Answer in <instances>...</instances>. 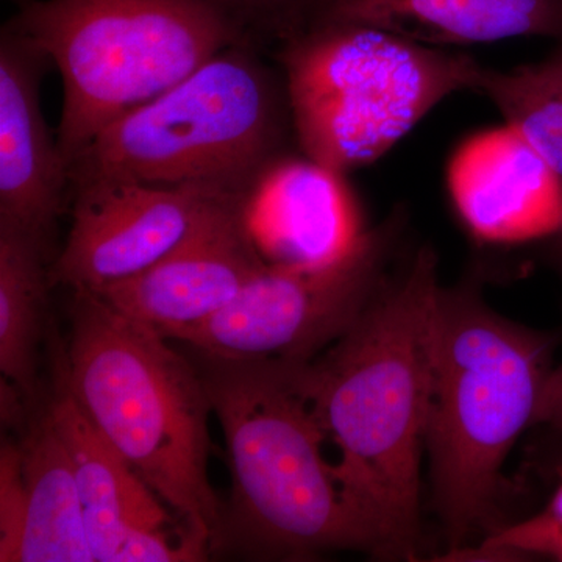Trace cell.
Segmentation results:
<instances>
[{
  "label": "cell",
  "mask_w": 562,
  "mask_h": 562,
  "mask_svg": "<svg viewBox=\"0 0 562 562\" xmlns=\"http://www.w3.org/2000/svg\"><path fill=\"white\" fill-rule=\"evenodd\" d=\"M438 255L420 247L392 273L302 382L380 560L420 554V465L432 395Z\"/></svg>",
  "instance_id": "obj_1"
},
{
  "label": "cell",
  "mask_w": 562,
  "mask_h": 562,
  "mask_svg": "<svg viewBox=\"0 0 562 562\" xmlns=\"http://www.w3.org/2000/svg\"><path fill=\"white\" fill-rule=\"evenodd\" d=\"M199 355V371L231 461L214 554L310 561L333 550L375 554V535L328 461V441L302 382L303 364Z\"/></svg>",
  "instance_id": "obj_2"
},
{
  "label": "cell",
  "mask_w": 562,
  "mask_h": 562,
  "mask_svg": "<svg viewBox=\"0 0 562 562\" xmlns=\"http://www.w3.org/2000/svg\"><path fill=\"white\" fill-rule=\"evenodd\" d=\"M557 342L495 312L479 284L439 288L425 452L449 552L494 524L503 465L535 427Z\"/></svg>",
  "instance_id": "obj_3"
},
{
  "label": "cell",
  "mask_w": 562,
  "mask_h": 562,
  "mask_svg": "<svg viewBox=\"0 0 562 562\" xmlns=\"http://www.w3.org/2000/svg\"><path fill=\"white\" fill-rule=\"evenodd\" d=\"M57 375L99 432L216 553L224 503L211 486L213 408L198 366L90 291H70Z\"/></svg>",
  "instance_id": "obj_4"
},
{
  "label": "cell",
  "mask_w": 562,
  "mask_h": 562,
  "mask_svg": "<svg viewBox=\"0 0 562 562\" xmlns=\"http://www.w3.org/2000/svg\"><path fill=\"white\" fill-rule=\"evenodd\" d=\"M295 151L283 72L265 50L238 44L99 132L69 161L70 192L124 181L247 195Z\"/></svg>",
  "instance_id": "obj_5"
},
{
  "label": "cell",
  "mask_w": 562,
  "mask_h": 562,
  "mask_svg": "<svg viewBox=\"0 0 562 562\" xmlns=\"http://www.w3.org/2000/svg\"><path fill=\"white\" fill-rule=\"evenodd\" d=\"M7 21L63 80L66 162L227 47L254 46L209 0H22ZM257 47V46H255Z\"/></svg>",
  "instance_id": "obj_6"
},
{
  "label": "cell",
  "mask_w": 562,
  "mask_h": 562,
  "mask_svg": "<svg viewBox=\"0 0 562 562\" xmlns=\"http://www.w3.org/2000/svg\"><path fill=\"white\" fill-rule=\"evenodd\" d=\"M286 81L299 150L346 176L386 155L482 66L360 24L303 29L269 50Z\"/></svg>",
  "instance_id": "obj_7"
},
{
  "label": "cell",
  "mask_w": 562,
  "mask_h": 562,
  "mask_svg": "<svg viewBox=\"0 0 562 562\" xmlns=\"http://www.w3.org/2000/svg\"><path fill=\"white\" fill-rule=\"evenodd\" d=\"M405 224V214L395 210L330 265H269L211 319L169 339L231 360L312 362L349 330L390 280Z\"/></svg>",
  "instance_id": "obj_8"
},
{
  "label": "cell",
  "mask_w": 562,
  "mask_h": 562,
  "mask_svg": "<svg viewBox=\"0 0 562 562\" xmlns=\"http://www.w3.org/2000/svg\"><path fill=\"white\" fill-rule=\"evenodd\" d=\"M246 195L199 187L105 181L70 192V228L52 286L95 292L131 280L188 241L225 203Z\"/></svg>",
  "instance_id": "obj_9"
},
{
  "label": "cell",
  "mask_w": 562,
  "mask_h": 562,
  "mask_svg": "<svg viewBox=\"0 0 562 562\" xmlns=\"http://www.w3.org/2000/svg\"><path fill=\"white\" fill-rule=\"evenodd\" d=\"M49 57L3 24L0 31V231L55 251L58 222L70 209L68 162L41 109Z\"/></svg>",
  "instance_id": "obj_10"
},
{
  "label": "cell",
  "mask_w": 562,
  "mask_h": 562,
  "mask_svg": "<svg viewBox=\"0 0 562 562\" xmlns=\"http://www.w3.org/2000/svg\"><path fill=\"white\" fill-rule=\"evenodd\" d=\"M244 202L238 198L222 205L147 271L92 294L168 339L211 319L269 266L251 239Z\"/></svg>",
  "instance_id": "obj_11"
},
{
  "label": "cell",
  "mask_w": 562,
  "mask_h": 562,
  "mask_svg": "<svg viewBox=\"0 0 562 562\" xmlns=\"http://www.w3.org/2000/svg\"><path fill=\"white\" fill-rule=\"evenodd\" d=\"M447 179L461 221L479 241H549L562 231V180L512 125L464 140Z\"/></svg>",
  "instance_id": "obj_12"
},
{
  "label": "cell",
  "mask_w": 562,
  "mask_h": 562,
  "mask_svg": "<svg viewBox=\"0 0 562 562\" xmlns=\"http://www.w3.org/2000/svg\"><path fill=\"white\" fill-rule=\"evenodd\" d=\"M344 177L302 151L262 173L246 195L244 214L268 265L317 268L361 243L368 231Z\"/></svg>",
  "instance_id": "obj_13"
},
{
  "label": "cell",
  "mask_w": 562,
  "mask_h": 562,
  "mask_svg": "<svg viewBox=\"0 0 562 562\" xmlns=\"http://www.w3.org/2000/svg\"><path fill=\"white\" fill-rule=\"evenodd\" d=\"M324 24L368 25L442 49L522 36L558 41L562 0H301L284 38Z\"/></svg>",
  "instance_id": "obj_14"
},
{
  "label": "cell",
  "mask_w": 562,
  "mask_h": 562,
  "mask_svg": "<svg viewBox=\"0 0 562 562\" xmlns=\"http://www.w3.org/2000/svg\"><path fill=\"white\" fill-rule=\"evenodd\" d=\"M47 408L72 461L94 562H114L131 527L181 522L103 438L58 375Z\"/></svg>",
  "instance_id": "obj_15"
},
{
  "label": "cell",
  "mask_w": 562,
  "mask_h": 562,
  "mask_svg": "<svg viewBox=\"0 0 562 562\" xmlns=\"http://www.w3.org/2000/svg\"><path fill=\"white\" fill-rule=\"evenodd\" d=\"M22 520L9 562H92L72 461L43 406L21 432Z\"/></svg>",
  "instance_id": "obj_16"
},
{
  "label": "cell",
  "mask_w": 562,
  "mask_h": 562,
  "mask_svg": "<svg viewBox=\"0 0 562 562\" xmlns=\"http://www.w3.org/2000/svg\"><path fill=\"white\" fill-rule=\"evenodd\" d=\"M54 251L35 239L0 231V372L32 413L41 409L40 347L54 288Z\"/></svg>",
  "instance_id": "obj_17"
},
{
  "label": "cell",
  "mask_w": 562,
  "mask_h": 562,
  "mask_svg": "<svg viewBox=\"0 0 562 562\" xmlns=\"http://www.w3.org/2000/svg\"><path fill=\"white\" fill-rule=\"evenodd\" d=\"M475 92L487 99L514 131L562 180V85L539 66L498 70L482 66Z\"/></svg>",
  "instance_id": "obj_18"
},
{
  "label": "cell",
  "mask_w": 562,
  "mask_h": 562,
  "mask_svg": "<svg viewBox=\"0 0 562 562\" xmlns=\"http://www.w3.org/2000/svg\"><path fill=\"white\" fill-rule=\"evenodd\" d=\"M560 483L541 513L524 522L502 528L487 536L475 549L479 557L492 560H512V557H550L562 561V472Z\"/></svg>",
  "instance_id": "obj_19"
},
{
  "label": "cell",
  "mask_w": 562,
  "mask_h": 562,
  "mask_svg": "<svg viewBox=\"0 0 562 562\" xmlns=\"http://www.w3.org/2000/svg\"><path fill=\"white\" fill-rule=\"evenodd\" d=\"M258 49L268 54L290 31L301 0H209Z\"/></svg>",
  "instance_id": "obj_20"
},
{
  "label": "cell",
  "mask_w": 562,
  "mask_h": 562,
  "mask_svg": "<svg viewBox=\"0 0 562 562\" xmlns=\"http://www.w3.org/2000/svg\"><path fill=\"white\" fill-rule=\"evenodd\" d=\"M535 427L546 428L561 446L562 457V361L554 366L543 387ZM562 472V458L557 465V475Z\"/></svg>",
  "instance_id": "obj_21"
},
{
  "label": "cell",
  "mask_w": 562,
  "mask_h": 562,
  "mask_svg": "<svg viewBox=\"0 0 562 562\" xmlns=\"http://www.w3.org/2000/svg\"><path fill=\"white\" fill-rule=\"evenodd\" d=\"M539 66L562 85V38L558 40V47L553 50V54L539 63Z\"/></svg>",
  "instance_id": "obj_22"
},
{
  "label": "cell",
  "mask_w": 562,
  "mask_h": 562,
  "mask_svg": "<svg viewBox=\"0 0 562 562\" xmlns=\"http://www.w3.org/2000/svg\"><path fill=\"white\" fill-rule=\"evenodd\" d=\"M550 257L562 271V231L549 239Z\"/></svg>",
  "instance_id": "obj_23"
},
{
  "label": "cell",
  "mask_w": 562,
  "mask_h": 562,
  "mask_svg": "<svg viewBox=\"0 0 562 562\" xmlns=\"http://www.w3.org/2000/svg\"><path fill=\"white\" fill-rule=\"evenodd\" d=\"M11 2H14V5H20V3L22 2V0H11Z\"/></svg>",
  "instance_id": "obj_24"
}]
</instances>
